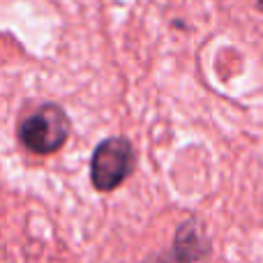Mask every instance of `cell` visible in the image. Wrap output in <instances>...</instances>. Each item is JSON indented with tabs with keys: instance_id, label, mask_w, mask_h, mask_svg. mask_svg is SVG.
<instances>
[{
	"instance_id": "cell-3",
	"label": "cell",
	"mask_w": 263,
	"mask_h": 263,
	"mask_svg": "<svg viewBox=\"0 0 263 263\" xmlns=\"http://www.w3.org/2000/svg\"><path fill=\"white\" fill-rule=\"evenodd\" d=\"M208 254H210V238L205 236L203 224L192 217L178 227L171 250L148 256L141 263H196L203 261Z\"/></svg>"
},
{
	"instance_id": "cell-1",
	"label": "cell",
	"mask_w": 263,
	"mask_h": 263,
	"mask_svg": "<svg viewBox=\"0 0 263 263\" xmlns=\"http://www.w3.org/2000/svg\"><path fill=\"white\" fill-rule=\"evenodd\" d=\"M69 123L67 114L58 104H44L21 120L18 125V141L35 155H51L65 145L69 139Z\"/></svg>"
},
{
	"instance_id": "cell-2",
	"label": "cell",
	"mask_w": 263,
	"mask_h": 263,
	"mask_svg": "<svg viewBox=\"0 0 263 263\" xmlns=\"http://www.w3.org/2000/svg\"><path fill=\"white\" fill-rule=\"evenodd\" d=\"M136 166L134 145L123 136L104 139L90 159V180L97 192H114L132 176Z\"/></svg>"
},
{
	"instance_id": "cell-4",
	"label": "cell",
	"mask_w": 263,
	"mask_h": 263,
	"mask_svg": "<svg viewBox=\"0 0 263 263\" xmlns=\"http://www.w3.org/2000/svg\"><path fill=\"white\" fill-rule=\"evenodd\" d=\"M259 9H263V0H259Z\"/></svg>"
}]
</instances>
